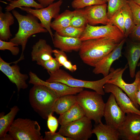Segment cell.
<instances>
[{
	"label": "cell",
	"mask_w": 140,
	"mask_h": 140,
	"mask_svg": "<svg viewBox=\"0 0 140 140\" xmlns=\"http://www.w3.org/2000/svg\"><path fill=\"white\" fill-rule=\"evenodd\" d=\"M109 20L108 24H112L116 26L125 34V29L124 20L121 9L116 12Z\"/></svg>",
	"instance_id": "obj_33"
},
{
	"label": "cell",
	"mask_w": 140,
	"mask_h": 140,
	"mask_svg": "<svg viewBox=\"0 0 140 140\" xmlns=\"http://www.w3.org/2000/svg\"><path fill=\"white\" fill-rule=\"evenodd\" d=\"M137 66L138 67H140V62L138 63Z\"/></svg>",
	"instance_id": "obj_46"
},
{
	"label": "cell",
	"mask_w": 140,
	"mask_h": 140,
	"mask_svg": "<svg viewBox=\"0 0 140 140\" xmlns=\"http://www.w3.org/2000/svg\"><path fill=\"white\" fill-rule=\"evenodd\" d=\"M6 0L7 1H10V2L11 1H16L17 0Z\"/></svg>",
	"instance_id": "obj_47"
},
{
	"label": "cell",
	"mask_w": 140,
	"mask_h": 140,
	"mask_svg": "<svg viewBox=\"0 0 140 140\" xmlns=\"http://www.w3.org/2000/svg\"><path fill=\"white\" fill-rule=\"evenodd\" d=\"M19 110L18 107L15 106L10 109V111L6 115L3 112L0 114V137L7 134L14 118Z\"/></svg>",
	"instance_id": "obj_24"
},
{
	"label": "cell",
	"mask_w": 140,
	"mask_h": 140,
	"mask_svg": "<svg viewBox=\"0 0 140 140\" xmlns=\"http://www.w3.org/2000/svg\"><path fill=\"white\" fill-rule=\"evenodd\" d=\"M85 116L84 111L77 102L67 111L60 115L58 120L61 125H64Z\"/></svg>",
	"instance_id": "obj_23"
},
{
	"label": "cell",
	"mask_w": 140,
	"mask_h": 140,
	"mask_svg": "<svg viewBox=\"0 0 140 140\" xmlns=\"http://www.w3.org/2000/svg\"><path fill=\"white\" fill-rule=\"evenodd\" d=\"M29 83L33 85H41L48 87L54 93L58 98L67 95H75L83 90V88L72 87L60 82H49L44 81L31 71L29 72Z\"/></svg>",
	"instance_id": "obj_13"
},
{
	"label": "cell",
	"mask_w": 140,
	"mask_h": 140,
	"mask_svg": "<svg viewBox=\"0 0 140 140\" xmlns=\"http://www.w3.org/2000/svg\"><path fill=\"white\" fill-rule=\"evenodd\" d=\"M126 40V38L123 39L112 51L99 61L94 67L93 73L102 74L104 77L107 76L113 62L122 56V51Z\"/></svg>",
	"instance_id": "obj_16"
},
{
	"label": "cell",
	"mask_w": 140,
	"mask_h": 140,
	"mask_svg": "<svg viewBox=\"0 0 140 140\" xmlns=\"http://www.w3.org/2000/svg\"><path fill=\"white\" fill-rule=\"evenodd\" d=\"M107 4L94 5L86 7L84 11L87 23L92 26L101 24H108L109 20L107 14Z\"/></svg>",
	"instance_id": "obj_17"
},
{
	"label": "cell",
	"mask_w": 140,
	"mask_h": 140,
	"mask_svg": "<svg viewBox=\"0 0 140 140\" xmlns=\"http://www.w3.org/2000/svg\"><path fill=\"white\" fill-rule=\"evenodd\" d=\"M101 1L104 2L105 3H106L109 0H101Z\"/></svg>",
	"instance_id": "obj_45"
},
{
	"label": "cell",
	"mask_w": 140,
	"mask_h": 140,
	"mask_svg": "<svg viewBox=\"0 0 140 140\" xmlns=\"http://www.w3.org/2000/svg\"><path fill=\"white\" fill-rule=\"evenodd\" d=\"M22 7H33L36 9L44 8L40 4L34 0H17L11 1L5 7V10L6 11H10L16 8Z\"/></svg>",
	"instance_id": "obj_28"
},
{
	"label": "cell",
	"mask_w": 140,
	"mask_h": 140,
	"mask_svg": "<svg viewBox=\"0 0 140 140\" xmlns=\"http://www.w3.org/2000/svg\"><path fill=\"white\" fill-rule=\"evenodd\" d=\"M137 140H140V135H139V136L138 137L137 139Z\"/></svg>",
	"instance_id": "obj_48"
},
{
	"label": "cell",
	"mask_w": 140,
	"mask_h": 140,
	"mask_svg": "<svg viewBox=\"0 0 140 140\" xmlns=\"http://www.w3.org/2000/svg\"><path fill=\"white\" fill-rule=\"evenodd\" d=\"M117 69H113L107 76L95 81H88L79 80L74 78L66 72L59 69L52 74L46 81L49 82H57L65 84L73 87H82L90 89L104 95L105 93L103 87L107 81L112 78Z\"/></svg>",
	"instance_id": "obj_4"
},
{
	"label": "cell",
	"mask_w": 140,
	"mask_h": 140,
	"mask_svg": "<svg viewBox=\"0 0 140 140\" xmlns=\"http://www.w3.org/2000/svg\"><path fill=\"white\" fill-rule=\"evenodd\" d=\"M70 26L78 28H85L88 24L84 9H76Z\"/></svg>",
	"instance_id": "obj_30"
},
{
	"label": "cell",
	"mask_w": 140,
	"mask_h": 140,
	"mask_svg": "<svg viewBox=\"0 0 140 140\" xmlns=\"http://www.w3.org/2000/svg\"><path fill=\"white\" fill-rule=\"evenodd\" d=\"M53 53L55 58L60 64L65 68L71 72L75 71L77 69L76 66L73 65L69 61L65 52L58 49L53 50Z\"/></svg>",
	"instance_id": "obj_29"
},
{
	"label": "cell",
	"mask_w": 140,
	"mask_h": 140,
	"mask_svg": "<svg viewBox=\"0 0 140 140\" xmlns=\"http://www.w3.org/2000/svg\"><path fill=\"white\" fill-rule=\"evenodd\" d=\"M121 41L106 38L83 41L79 54L84 63L94 67L99 61L112 51Z\"/></svg>",
	"instance_id": "obj_1"
},
{
	"label": "cell",
	"mask_w": 140,
	"mask_h": 140,
	"mask_svg": "<svg viewBox=\"0 0 140 140\" xmlns=\"http://www.w3.org/2000/svg\"><path fill=\"white\" fill-rule=\"evenodd\" d=\"M105 3L101 0H74L71 5L75 9L83 8L86 7Z\"/></svg>",
	"instance_id": "obj_35"
},
{
	"label": "cell",
	"mask_w": 140,
	"mask_h": 140,
	"mask_svg": "<svg viewBox=\"0 0 140 140\" xmlns=\"http://www.w3.org/2000/svg\"><path fill=\"white\" fill-rule=\"evenodd\" d=\"M138 4L140 5V0H132Z\"/></svg>",
	"instance_id": "obj_44"
},
{
	"label": "cell",
	"mask_w": 140,
	"mask_h": 140,
	"mask_svg": "<svg viewBox=\"0 0 140 140\" xmlns=\"http://www.w3.org/2000/svg\"><path fill=\"white\" fill-rule=\"evenodd\" d=\"M29 98L34 111L45 120L50 114L54 112V107L58 98L51 89L41 85H33L30 90Z\"/></svg>",
	"instance_id": "obj_3"
},
{
	"label": "cell",
	"mask_w": 140,
	"mask_h": 140,
	"mask_svg": "<svg viewBox=\"0 0 140 140\" xmlns=\"http://www.w3.org/2000/svg\"><path fill=\"white\" fill-rule=\"evenodd\" d=\"M15 19L12 14L9 11L2 12L0 6V40L8 41L12 36L10 26L14 24Z\"/></svg>",
	"instance_id": "obj_22"
},
{
	"label": "cell",
	"mask_w": 140,
	"mask_h": 140,
	"mask_svg": "<svg viewBox=\"0 0 140 140\" xmlns=\"http://www.w3.org/2000/svg\"><path fill=\"white\" fill-rule=\"evenodd\" d=\"M0 140H13L11 136L9 134H7L4 136L0 137Z\"/></svg>",
	"instance_id": "obj_43"
},
{
	"label": "cell",
	"mask_w": 140,
	"mask_h": 140,
	"mask_svg": "<svg viewBox=\"0 0 140 140\" xmlns=\"http://www.w3.org/2000/svg\"><path fill=\"white\" fill-rule=\"evenodd\" d=\"M102 38L121 41L125 37L124 34L113 25L109 24L105 25L95 26L88 24L79 39L83 41Z\"/></svg>",
	"instance_id": "obj_8"
},
{
	"label": "cell",
	"mask_w": 140,
	"mask_h": 140,
	"mask_svg": "<svg viewBox=\"0 0 140 140\" xmlns=\"http://www.w3.org/2000/svg\"><path fill=\"white\" fill-rule=\"evenodd\" d=\"M135 98L137 102L140 107V84L136 94Z\"/></svg>",
	"instance_id": "obj_42"
},
{
	"label": "cell",
	"mask_w": 140,
	"mask_h": 140,
	"mask_svg": "<svg viewBox=\"0 0 140 140\" xmlns=\"http://www.w3.org/2000/svg\"><path fill=\"white\" fill-rule=\"evenodd\" d=\"M44 8L53 3L56 0H36Z\"/></svg>",
	"instance_id": "obj_41"
},
{
	"label": "cell",
	"mask_w": 140,
	"mask_h": 140,
	"mask_svg": "<svg viewBox=\"0 0 140 140\" xmlns=\"http://www.w3.org/2000/svg\"><path fill=\"white\" fill-rule=\"evenodd\" d=\"M103 88L105 93H111L114 95L117 104L125 113H133L140 115L139 110L135 107L129 97L120 88L115 85L110 83L105 84Z\"/></svg>",
	"instance_id": "obj_15"
},
{
	"label": "cell",
	"mask_w": 140,
	"mask_h": 140,
	"mask_svg": "<svg viewBox=\"0 0 140 140\" xmlns=\"http://www.w3.org/2000/svg\"><path fill=\"white\" fill-rule=\"evenodd\" d=\"M18 46L10 41L8 42L0 40V50L3 51L8 50L14 55H17L19 53V49L17 46Z\"/></svg>",
	"instance_id": "obj_37"
},
{
	"label": "cell",
	"mask_w": 140,
	"mask_h": 140,
	"mask_svg": "<svg viewBox=\"0 0 140 140\" xmlns=\"http://www.w3.org/2000/svg\"><path fill=\"white\" fill-rule=\"evenodd\" d=\"M139 110H140V107H139Z\"/></svg>",
	"instance_id": "obj_49"
},
{
	"label": "cell",
	"mask_w": 140,
	"mask_h": 140,
	"mask_svg": "<svg viewBox=\"0 0 140 140\" xmlns=\"http://www.w3.org/2000/svg\"><path fill=\"white\" fill-rule=\"evenodd\" d=\"M44 140H72L69 138L62 135L59 131L57 132L52 133L49 131H45Z\"/></svg>",
	"instance_id": "obj_38"
},
{
	"label": "cell",
	"mask_w": 140,
	"mask_h": 140,
	"mask_svg": "<svg viewBox=\"0 0 140 140\" xmlns=\"http://www.w3.org/2000/svg\"><path fill=\"white\" fill-rule=\"evenodd\" d=\"M101 94L95 91L83 90L76 95V102L83 109L85 116L95 124L101 122L105 104Z\"/></svg>",
	"instance_id": "obj_5"
},
{
	"label": "cell",
	"mask_w": 140,
	"mask_h": 140,
	"mask_svg": "<svg viewBox=\"0 0 140 140\" xmlns=\"http://www.w3.org/2000/svg\"><path fill=\"white\" fill-rule=\"evenodd\" d=\"M127 114L118 130L120 139L137 140L140 135V115L133 113Z\"/></svg>",
	"instance_id": "obj_12"
},
{
	"label": "cell",
	"mask_w": 140,
	"mask_h": 140,
	"mask_svg": "<svg viewBox=\"0 0 140 140\" xmlns=\"http://www.w3.org/2000/svg\"><path fill=\"white\" fill-rule=\"evenodd\" d=\"M91 120L85 116L66 124L61 125L59 132L72 140H87L92 134Z\"/></svg>",
	"instance_id": "obj_7"
},
{
	"label": "cell",
	"mask_w": 140,
	"mask_h": 140,
	"mask_svg": "<svg viewBox=\"0 0 140 140\" xmlns=\"http://www.w3.org/2000/svg\"><path fill=\"white\" fill-rule=\"evenodd\" d=\"M127 64L123 68H118L111 78L109 80L107 83L115 85L124 91L127 94L138 109L139 106L136 102L135 95L139 84H140V70L135 74V79L131 83L125 82L122 78V75L127 68Z\"/></svg>",
	"instance_id": "obj_11"
},
{
	"label": "cell",
	"mask_w": 140,
	"mask_h": 140,
	"mask_svg": "<svg viewBox=\"0 0 140 140\" xmlns=\"http://www.w3.org/2000/svg\"><path fill=\"white\" fill-rule=\"evenodd\" d=\"M123 15L125 29V37L127 38L135 26L130 8L127 3L121 9Z\"/></svg>",
	"instance_id": "obj_27"
},
{
	"label": "cell",
	"mask_w": 140,
	"mask_h": 140,
	"mask_svg": "<svg viewBox=\"0 0 140 140\" xmlns=\"http://www.w3.org/2000/svg\"><path fill=\"white\" fill-rule=\"evenodd\" d=\"M93 134L96 136L97 140H118L120 138L118 131L102 122L95 124L92 129Z\"/></svg>",
	"instance_id": "obj_21"
},
{
	"label": "cell",
	"mask_w": 140,
	"mask_h": 140,
	"mask_svg": "<svg viewBox=\"0 0 140 140\" xmlns=\"http://www.w3.org/2000/svg\"><path fill=\"white\" fill-rule=\"evenodd\" d=\"M75 13V10H65L51 22V27L56 32H58L63 29L70 25L71 19Z\"/></svg>",
	"instance_id": "obj_25"
},
{
	"label": "cell",
	"mask_w": 140,
	"mask_h": 140,
	"mask_svg": "<svg viewBox=\"0 0 140 140\" xmlns=\"http://www.w3.org/2000/svg\"><path fill=\"white\" fill-rule=\"evenodd\" d=\"M38 122L28 118H18L11 125L8 134L13 140H44Z\"/></svg>",
	"instance_id": "obj_6"
},
{
	"label": "cell",
	"mask_w": 140,
	"mask_h": 140,
	"mask_svg": "<svg viewBox=\"0 0 140 140\" xmlns=\"http://www.w3.org/2000/svg\"><path fill=\"white\" fill-rule=\"evenodd\" d=\"M128 36L131 40L140 42V24L136 25Z\"/></svg>",
	"instance_id": "obj_40"
},
{
	"label": "cell",
	"mask_w": 140,
	"mask_h": 140,
	"mask_svg": "<svg viewBox=\"0 0 140 140\" xmlns=\"http://www.w3.org/2000/svg\"><path fill=\"white\" fill-rule=\"evenodd\" d=\"M12 13L18 21L19 29L14 37L10 41L18 45H21L22 48L19 58L16 61L11 62L17 64L24 59V53L29 38L34 34L45 33L48 31L41 23L39 22L38 19L33 15L27 13L26 15H23L14 9L12 11Z\"/></svg>",
	"instance_id": "obj_2"
},
{
	"label": "cell",
	"mask_w": 140,
	"mask_h": 140,
	"mask_svg": "<svg viewBox=\"0 0 140 140\" xmlns=\"http://www.w3.org/2000/svg\"><path fill=\"white\" fill-rule=\"evenodd\" d=\"M38 65L46 69L49 74H52L60 69L62 65L55 58L53 57L48 60L42 61Z\"/></svg>",
	"instance_id": "obj_34"
},
{
	"label": "cell",
	"mask_w": 140,
	"mask_h": 140,
	"mask_svg": "<svg viewBox=\"0 0 140 140\" xmlns=\"http://www.w3.org/2000/svg\"><path fill=\"white\" fill-rule=\"evenodd\" d=\"M129 68L130 76H135L136 67L140 58V42L129 40L127 42L124 53Z\"/></svg>",
	"instance_id": "obj_19"
},
{
	"label": "cell",
	"mask_w": 140,
	"mask_h": 140,
	"mask_svg": "<svg viewBox=\"0 0 140 140\" xmlns=\"http://www.w3.org/2000/svg\"><path fill=\"white\" fill-rule=\"evenodd\" d=\"M108 2L107 14L109 19L128 3V0H109Z\"/></svg>",
	"instance_id": "obj_31"
},
{
	"label": "cell",
	"mask_w": 140,
	"mask_h": 140,
	"mask_svg": "<svg viewBox=\"0 0 140 140\" xmlns=\"http://www.w3.org/2000/svg\"><path fill=\"white\" fill-rule=\"evenodd\" d=\"M10 63L4 61L0 57V70L8 78L9 80L16 85L18 92L21 89H25L28 87L26 81L29 78L26 74L22 73L17 64L11 66Z\"/></svg>",
	"instance_id": "obj_14"
},
{
	"label": "cell",
	"mask_w": 140,
	"mask_h": 140,
	"mask_svg": "<svg viewBox=\"0 0 140 140\" xmlns=\"http://www.w3.org/2000/svg\"><path fill=\"white\" fill-rule=\"evenodd\" d=\"M53 50L44 39H40L33 46L31 52L32 60L38 65L41 62L52 58Z\"/></svg>",
	"instance_id": "obj_20"
},
{
	"label": "cell",
	"mask_w": 140,
	"mask_h": 140,
	"mask_svg": "<svg viewBox=\"0 0 140 140\" xmlns=\"http://www.w3.org/2000/svg\"><path fill=\"white\" fill-rule=\"evenodd\" d=\"M128 4L131 10L135 24H140V5L132 0H128Z\"/></svg>",
	"instance_id": "obj_36"
},
{
	"label": "cell",
	"mask_w": 140,
	"mask_h": 140,
	"mask_svg": "<svg viewBox=\"0 0 140 140\" xmlns=\"http://www.w3.org/2000/svg\"><path fill=\"white\" fill-rule=\"evenodd\" d=\"M62 3V0H59L41 9H34L31 7H24L19 8L27 13L31 14L37 17L43 26L47 30L52 40L54 34L51 29V20L52 18H55L59 15Z\"/></svg>",
	"instance_id": "obj_9"
},
{
	"label": "cell",
	"mask_w": 140,
	"mask_h": 140,
	"mask_svg": "<svg viewBox=\"0 0 140 140\" xmlns=\"http://www.w3.org/2000/svg\"><path fill=\"white\" fill-rule=\"evenodd\" d=\"M53 114H50L47 118V125L50 131L52 133L55 132L58 126V119L53 115Z\"/></svg>",
	"instance_id": "obj_39"
},
{
	"label": "cell",
	"mask_w": 140,
	"mask_h": 140,
	"mask_svg": "<svg viewBox=\"0 0 140 140\" xmlns=\"http://www.w3.org/2000/svg\"><path fill=\"white\" fill-rule=\"evenodd\" d=\"M76 95H65L58 98L54 104L53 111L57 114L61 115L70 108L76 103Z\"/></svg>",
	"instance_id": "obj_26"
},
{
	"label": "cell",
	"mask_w": 140,
	"mask_h": 140,
	"mask_svg": "<svg viewBox=\"0 0 140 140\" xmlns=\"http://www.w3.org/2000/svg\"><path fill=\"white\" fill-rule=\"evenodd\" d=\"M85 28L76 27L69 26L57 33L62 36L79 38Z\"/></svg>",
	"instance_id": "obj_32"
},
{
	"label": "cell",
	"mask_w": 140,
	"mask_h": 140,
	"mask_svg": "<svg viewBox=\"0 0 140 140\" xmlns=\"http://www.w3.org/2000/svg\"><path fill=\"white\" fill-rule=\"evenodd\" d=\"M52 40L54 47L66 52L79 51L82 41L79 38L61 36L56 31Z\"/></svg>",
	"instance_id": "obj_18"
},
{
	"label": "cell",
	"mask_w": 140,
	"mask_h": 140,
	"mask_svg": "<svg viewBox=\"0 0 140 140\" xmlns=\"http://www.w3.org/2000/svg\"><path fill=\"white\" fill-rule=\"evenodd\" d=\"M125 114L117 104L114 95L111 93L104 108L103 116L106 124L118 130L124 121Z\"/></svg>",
	"instance_id": "obj_10"
}]
</instances>
